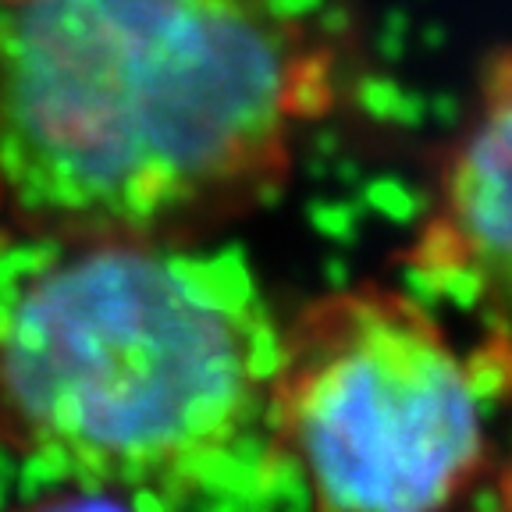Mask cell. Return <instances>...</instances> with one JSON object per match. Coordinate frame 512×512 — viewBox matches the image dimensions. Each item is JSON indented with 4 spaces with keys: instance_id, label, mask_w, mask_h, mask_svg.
I'll use <instances>...</instances> for the list:
<instances>
[{
    "instance_id": "1",
    "label": "cell",
    "mask_w": 512,
    "mask_h": 512,
    "mask_svg": "<svg viewBox=\"0 0 512 512\" xmlns=\"http://www.w3.org/2000/svg\"><path fill=\"white\" fill-rule=\"evenodd\" d=\"M331 57L274 0L0 18V210L47 242H196L281 189Z\"/></svg>"
},
{
    "instance_id": "2",
    "label": "cell",
    "mask_w": 512,
    "mask_h": 512,
    "mask_svg": "<svg viewBox=\"0 0 512 512\" xmlns=\"http://www.w3.org/2000/svg\"><path fill=\"white\" fill-rule=\"evenodd\" d=\"M54 246L0 285V445L79 488L171 495L274 441L281 331L239 256Z\"/></svg>"
},
{
    "instance_id": "3",
    "label": "cell",
    "mask_w": 512,
    "mask_h": 512,
    "mask_svg": "<svg viewBox=\"0 0 512 512\" xmlns=\"http://www.w3.org/2000/svg\"><path fill=\"white\" fill-rule=\"evenodd\" d=\"M274 445L313 512H445L488 459L477 363L406 292H331L281 331Z\"/></svg>"
},
{
    "instance_id": "4",
    "label": "cell",
    "mask_w": 512,
    "mask_h": 512,
    "mask_svg": "<svg viewBox=\"0 0 512 512\" xmlns=\"http://www.w3.org/2000/svg\"><path fill=\"white\" fill-rule=\"evenodd\" d=\"M406 264L477 324V370L512 392V50L484 68L477 111L441 168Z\"/></svg>"
},
{
    "instance_id": "5",
    "label": "cell",
    "mask_w": 512,
    "mask_h": 512,
    "mask_svg": "<svg viewBox=\"0 0 512 512\" xmlns=\"http://www.w3.org/2000/svg\"><path fill=\"white\" fill-rule=\"evenodd\" d=\"M18 512H128L121 502H114L107 491H64V495H50L40 502L25 505Z\"/></svg>"
},
{
    "instance_id": "6",
    "label": "cell",
    "mask_w": 512,
    "mask_h": 512,
    "mask_svg": "<svg viewBox=\"0 0 512 512\" xmlns=\"http://www.w3.org/2000/svg\"><path fill=\"white\" fill-rule=\"evenodd\" d=\"M502 512H512V463L505 466V473H502Z\"/></svg>"
},
{
    "instance_id": "7",
    "label": "cell",
    "mask_w": 512,
    "mask_h": 512,
    "mask_svg": "<svg viewBox=\"0 0 512 512\" xmlns=\"http://www.w3.org/2000/svg\"><path fill=\"white\" fill-rule=\"evenodd\" d=\"M4 8H25V4H36V0H0Z\"/></svg>"
}]
</instances>
